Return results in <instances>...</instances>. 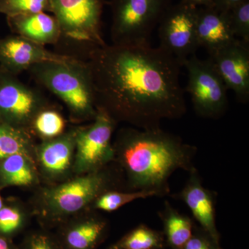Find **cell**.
Here are the masks:
<instances>
[{
	"instance_id": "cell-1",
	"label": "cell",
	"mask_w": 249,
	"mask_h": 249,
	"mask_svg": "<svg viewBox=\"0 0 249 249\" xmlns=\"http://www.w3.org/2000/svg\"><path fill=\"white\" fill-rule=\"evenodd\" d=\"M85 62L96 108L116 122L156 129L163 120L180 119L186 114L180 83L182 66L160 47L105 44L90 49Z\"/></svg>"
},
{
	"instance_id": "cell-2",
	"label": "cell",
	"mask_w": 249,
	"mask_h": 249,
	"mask_svg": "<svg viewBox=\"0 0 249 249\" xmlns=\"http://www.w3.org/2000/svg\"><path fill=\"white\" fill-rule=\"evenodd\" d=\"M113 147L114 157L125 174L127 191H152L157 196H169L173 174L178 170L189 173L196 168L197 148L160 127L122 129Z\"/></svg>"
},
{
	"instance_id": "cell-3",
	"label": "cell",
	"mask_w": 249,
	"mask_h": 249,
	"mask_svg": "<svg viewBox=\"0 0 249 249\" xmlns=\"http://www.w3.org/2000/svg\"><path fill=\"white\" fill-rule=\"evenodd\" d=\"M34 79L66 104L73 114L93 117L97 113L92 80L86 62H47L28 70Z\"/></svg>"
},
{
	"instance_id": "cell-4",
	"label": "cell",
	"mask_w": 249,
	"mask_h": 249,
	"mask_svg": "<svg viewBox=\"0 0 249 249\" xmlns=\"http://www.w3.org/2000/svg\"><path fill=\"white\" fill-rule=\"evenodd\" d=\"M111 36L114 45L150 44L152 32L172 5L171 0H111Z\"/></svg>"
},
{
	"instance_id": "cell-5",
	"label": "cell",
	"mask_w": 249,
	"mask_h": 249,
	"mask_svg": "<svg viewBox=\"0 0 249 249\" xmlns=\"http://www.w3.org/2000/svg\"><path fill=\"white\" fill-rule=\"evenodd\" d=\"M188 71L187 92L196 114L206 119H217L227 111V88L212 62L201 60L196 54L183 65Z\"/></svg>"
},
{
	"instance_id": "cell-6",
	"label": "cell",
	"mask_w": 249,
	"mask_h": 249,
	"mask_svg": "<svg viewBox=\"0 0 249 249\" xmlns=\"http://www.w3.org/2000/svg\"><path fill=\"white\" fill-rule=\"evenodd\" d=\"M103 5L104 0H51V13L62 36L91 49L106 44L101 34Z\"/></svg>"
},
{
	"instance_id": "cell-7",
	"label": "cell",
	"mask_w": 249,
	"mask_h": 249,
	"mask_svg": "<svg viewBox=\"0 0 249 249\" xmlns=\"http://www.w3.org/2000/svg\"><path fill=\"white\" fill-rule=\"evenodd\" d=\"M196 6L181 0L170 6L159 24L160 47L182 67L199 48L196 35Z\"/></svg>"
},
{
	"instance_id": "cell-8",
	"label": "cell",
	"mask_w": 249,
	"mask_h": 249,
	"mask_svg": "<svg viewBox=\"0 0 249 249\" xmlns=\"http://www.w3.org/2000/svg\"><path fill=\"white\" fill-rule=\"evenodd\" d=\"M116 123L106 111L97 109L93 124L78 129L75 142L77 170L96 171L114 158L111 139Z\"/></svg>"
},
{
	"instance_id": "cell-9",
	"label": "cell",
	"mask_w": 249,
	"mask_h": 249,
	"mask_svg": "<svg viewBox=\"0 0 249 249\" xmlns=\"http://www.w3.org/2000/svg\"><path fill=\"white\" fill-rule=\"evenodd\" d=\"M43 98L38 91L0 69V119L15 127L34 120L42 109Z\"/></svg>"
},
{
	"instance_id": "cell-10",
	"label": "cell",
	"mask_w": 249,
	"mask_h": 249,
	"mask_svg": "<svg viewBox=\"0 0 249 249\" xmlns=\"http://www.w3.org/2000/svg\"><path fill=\"white\" fill-rule=\"evenodd\" d=\"M210 61L217 70L227 89L235 93L237 101H249V44L238 39L213 53Z\"/></svg>"
},
{
	"instance_id": "cell-11",
	"label": "cell",
	"mask_w": 249,
	"mask_h": 249,
	"mask_svg": "<svg viewBox=\"0 0 249 249\" xmlns=\"http://www.w3.org/2000/svg\"><path fill=\"white\" fill-rule=\"evenodd\" d=\"M109 183V177L101 170L91 172L52 190L49 204L60 213H76L108 191Z\"/></svg>"
},
{
	"instance_id": "cell-12",
	"label": "cell",
	"mask_w": 249,
	"mask_h": 249,
	"mask_svg": "<svg viewBox=\"0 0 249 249\" xmlns=\"http://www.w3.org/2000/svg\"><path fill=\"white\" fill-rule=\"evenodd\" d=\"M76 58L50 52L45 46L21 36H8L0 40L1 70L17 75L37 64L47 62H70Z\"/></svg>"
},
{
	"instance_id": "cell-13",
	"label": "cell",
	"mask_w": 249,
	"mask_h": 249,
	"mask_svg": "<svg viewBox=\"0 0 249 249\" xmlns=\"http://www.w3.org/2000/svg\"><path fill=\"white\" fill-rule=\"evenodd\" d=\"M188 173L189 178L182 189L169 196L174 199L183 201L199 227L214 240L220 242V235L216 225V193L204 186L196 168Z\"/></svg>"
},
{
	"instance_id": "cell-14",
	"label": "cell",
	"mask_w": 249,
	"mask_h": 249,
	"mask_svg": "<svg viewBox=\"0 0 249 249\" xmlns=\"http://www.w3.org/2000/svg\"><path fill=\"white\" fill-rule=\"evenodd\" d=\"M196 35L199 47H204L209 54L237 40L229 25L227 12L214 6L197 7Z\"/></svg>"
},
{
	"instance_id": "cell-15",
	"label": "cell",
	"mask_w": 249,
	"mask_h": 249,
	"mask_svg": "<svg viewBox=\"0 0 249 249\" xmlns=\"http://www.w3.org/2000/svg\"><path fill=\"white\" fill-rule=\"evenodd\" d=\"M7 22L16 35L44 46L54 45L62 37L56 18L46 12L9 17Z\"/></svg>"
},
{
	"instance_id": "cell-16",
	"label": "cell",
	"mask_w": 249,
	"mask_h": 249,
	"mask_svg": "<svg viewBox=\"0 0 249 249\" xmlns=\"http://www.w3.org/2000/svg\"><path fill=\"white\" fill-rule=\"evenodd\" d=\"M163 224V232L166 247L170 249H182L191 238L196 224L186 214L181 213L165 201L163 209L158 212Z\"/></svg>"
},
{
	"instance_id": "cell-17",
	"label": "cell",
	"mask_w": 249,
	"mask_h": 249,
	"mask_svg": "<svg viewBox=\"0 0 249 249\" xmlns=\"http://www.w3.org/2000/svg\"><path fill=\"white\" fill-rule=\"evenodd\" d=\"M77 131L45 142L40 150V161L49 173L60 174L68 169Z\"/></svg>"
},
{
	"instance_id": "cell-18",
	"label": "cell",
	"mask_w": 249,
	"mask_h": 249,
	"mask_svg": "<svg viewBox=\"0 0 249 249\" xmlns=\"http://www.w3.org/2000/svg\"><path fill=\"white\" fill-rule=\"evenodd\" d=\"M107 231V222L103 219H88L71 228L65 242L70 249H95L102 242Z\"/></svg>"
},
{
	"instance_id": "cell-19",
	"label": "cell",
	"mask_w": 249,
	"mask_h": 249,
	"mask_svg": "<svg viewBox=\"0 0 249 249\" xmlns=\"http://www.w3.org/2000/svg\"><path fill=\"white\" fill-rule=\"evenodd\" d=\"M165 247L163 232L140 224L109 249H165Z\"/></svg>"
},
{
	"instance_id": "cell-20",
	"label": "cell",
	"mask_w": 249,
	"mask_h": 249,
	"mask_svg": "<svg viewBox=\"0 0 249 249\" xmlns=\"http://www.w3.org/2000/svg\"><path fill=\"white\" fill-rule=\"evenodd\" d=\"M0 174L5 183L14 186H27L34 179V172L24 154H16L3 160Z\"/></svg>"
},
{
	"instance_id": "cell-21",
	"label": "cell",
	"mask_w": 249,
	"mask_h": 249,
	"mask_svg": "<svg viewBox=\"0 0 249 249\" xmlns=\"http://www.w3.org/2000/svg\"><path fill=\"white\" fill-rule=\"evenodd\" d=\"M29 144L23 129L0 121V160L16 154L27 155Z\"/></svg>"
},
{
	"instance_id": "cell-22",
	"label": "cell",
	"mask_w": 249,
	"mask_h": 249,
	"mask_svg": "<svg viewBox=\"0 0 249 249\" xmlns=\"http://www.w3.org/2000/svg\"><path fill=\"white\" fill-rule=\"evenodd\" d=\"M152 196H157V195L152 191H107L95 200L94 206L106 212H112L137 199Z\"/></svg>"
},
{
	"instance_id": "cell-23",
	"label": "cell",
	"mask_w": 249,
	"mask_h": 249,
	"mask_svg": "<svg viewBox=\"0 0 249 249\" xmlns=\"http://www.w3.org/2000/svg\"><path fill=\"white\" fill-rule=\"evenodd\" d=\"M33 125L41 137L53 139L61 135L65 129V122L58 111L42 109L34 117Z\"/></svg>"
},
{
	"instance_id": "cell-24",
	"label": "cell",
	"mask_w": 249,
	"mask_h": 249,
	"mask_svg": "<svg viewBox=\"0 0 249 249\" xmlns=\"http://www.w3.org/2000/svg\"><path fill=\"white\" fill-rule=\"evenodd\" d=\"M39 12H51V0H0V14L7 18Z\"/></svg>"
},
{
	"instance_id": "cell-25",
	"label": "cell",
	"mask_w": 249,
	"mask_h": 249,
	"mask_svg": "<svg viewBox=\"0 0 249 249\" xmlns=\"http://www.w3.org/2000/svg\"><path fill=\"white\" fill-rule=\"evenodd\" d=\"M232 34L249 44V0H245L226 11Z\"/></svg>"
},
{
	"instance_id": "cell-26",
	"label": "cell",
	"mask_w": 249,
	"mask_h": 249,
	"mask_svg": "<svg viewBox=\"0 0 249 249\" xmlns=\"http://www.w3.org/2000/svg\"><path fill=\"white\" fill-rule=\"evenodd\" d=\"M182 249H223L220 242L214 240L209 232L199 225H196L191 238Z\"/></svg>"
},
{
	"instance_id": "cell-27",
	"label": "cell",
	"mask_w": 249,
	"mask_h": 249,
	"mask_svg": "<svg viewBox=\"0 0 249 249\" xmlns=\"http://www.w3.org/2000/svg\"><path fill=\"white\" fill-rule=\"evenodd\" d=\"M22 215L18 210L12 208H3L0 210V232L12 233L20 227Z\"/></svg>"
},
{
	"instance_id": "cell-28",
	"label": "cell",
	"mask_w": 249,
	"mask_h": 249,
	"mask_svg": "<svg viewBox=\"0 0 249 249\" xmlns=\"http://www.w3.org/2000/svg\"><path fill=\"white\" fill-rule=\"evenodd\" d=\"M28 249H55L48 237L45 235H35L31 238Z\"/></svg>"
},
{
	"instance_id": "cell-29",
	"label": "cell",
	"mask_w": 249,
	"mask_h": 249,
	"mask_svg": "<svg viewBox=\"0 0 249 249\" xmlns=\"http://www.w3.org/2000/svg\"><path fill=\"white\" fill-rule=\"evenodd\" d=\"M245 0H214V7L220 11H227Z\"/></svg>"
},
{
	"instance_id": "cell-30",
	"label": "cell",
	"mask_w": 249,
	"mask_h": 249,
	"mask_svg": "<svg viewBox=\"0 0 249 249\" xmlns=\"http://www.w3.org/2000/svg\"><path fill=\"white\" fill-rule=\"evenodd\" d=\"M196 7H211L214 6V0H182Z\"/></svg>"
},
{
	"instance_id": "cell-31",
	"label": "cell",
	"mask_w": 249,
	"mask_h": 249,
	"mask_svg": "<svg viewBox=\"0 0 249 249\" xmlns=\"http://www.w3.org/2000/svg\"><path fill=\"white\" fill-rule=\"evenodd\" d=\"M0 249H11L7 241L0 237Z\"/></svg>"
},
{
	"instance_id": "cell-32",
	"label": "cell",
	"mask_w": 249,
	"mask_h": 249,
	"mask_svg": "<svg viewBox=\"0 0 249 249\" xmlns=\"http://www.w3.org/2000/svg\"><path fill=\"white\" fill-rule=\"evenodd\" d=\"M2 200H1V196H0V210L2 209Z\"/></svg>"
}]
</instances>
